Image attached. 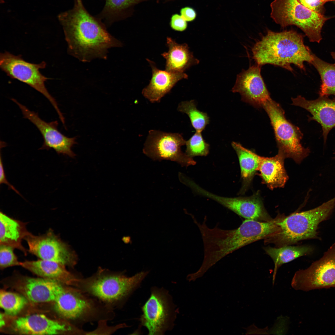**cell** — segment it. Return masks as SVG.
<instances>
[{"label": "cell", "mask_w": 335, "mask_h": 335, "mask_svg": "<svg viewBox=\"0 0 335 335\" xmlns=\"http://www.w3.org/2000/svg\"><path fill=\"white\" fill-rule=\"evenodd\" d=\"M58 17L68 53L82 62L105 59L109 49L122 45L107 31L100 20L87 11L82 1L74 2L72 9L60 13Z\"/></svg>", "instance_id": "6da1fadb"}, {"label": "cell", "mask_w": 335, "mask_h": 335, "mask_svg": "<svg viewBox=\"0 0 335 335\" xmlns=\"http://www.w3.org/2000/svg\"><path fill=\"white\" fill-rule=\"evenodd\" d=\"M192 219L201 234L204 257L199 269L189 275L191 281L202 277L210 268L228 255L253 242L264 239L277 230L275 220L261 221L245 219L237 228L224 230L217 226L209 227L206 224V216L202 223L193 216Z\"/></svg>", "instance_id": "7a4b0ae2"}, {"label": "cell", "mask_w": 335, "mask_h": 335, "mask_svg": "<svg viewBox=\"0 0 335 335\" xmlns=\"http://www.w3.org/2000/svg\"><path fill=\"white\" fill-rule=\"evenodd\" d=\"M252 57L261 66L269 64L292 72L291 65L305 70L304 63L311 64L313 53L305 45L303 37L294 30H268L252 49Z\"/></svg>", "instance_id": "3957f363"}, {"label": "cell", "mask_w": 335, "mask_h": 335, "mask_svg": "<svg viewBox=\"0 0 335 335\" xmlns=\"http://www.w3.org/2000/svg\"><path fill=\"white\" fill-rule=\"evenodd\" d=\"M147 273L141 272L127 277L122 273L99 268L88 277L77 278L72 286L114 310L120 305Z\"/></svg>", "instance_id": "277c9868"}, {"label": "cell", "mask_w": 335, "mask_h": 335, "mask_svg": "<svg viewBox=\"0 0 335 335\" xmlns=\"http://www.w3.org/2000/svg\"><path fill=\"white\" fill-rule=\"evenodd\" d=\"M335 207V196L314 208L284 216L277 223L279 231L265 238L264 243L280 247L318 238L319 224L327 219Z\"/></svg>", "instance_id": "5b68a950"}, {"label": "cell", "mask_w": 335, "mask_h": 335, "mask_svg": "<svg viewBox=\"0 0 335 335\" xmlns=\"http://www.w3.org/2000/svg\"><path fill=\"white\" fill-rule=\"evenodd\" d=\"M271 17L283 28L294 25L301 29L312 42H319L321 31L328 18L306 7L297 0H274Z\"/></svg>", "instance_id": "8992f818"}, {"label": "cell", "mask_w": 335, "mask_h": 335, "mask_svg": "<svg viewBox=\"0 0 335 335\" xmlns=\"http://www.w3.org/2000/svg\"><path fill=\"white\" fill-rule=\"evenodd\" d=\"M262 108L270 118L278 152L285 158H291L300 163L308 156L310 150L301 145L303 134L300 129L287 119L280 105L271 98L265 102Z\"/></svg>", "instance_id": "52a82bcc"}, {"label": "cell", "mask_w": 335, "mask_h": 335, "mask_svg": "<svg viewBox=\"0 0 335 335\" xmlns=\"http://www.w3.org/2000/svg\"><path fill=\"white\" fill-rule=\"evenodd\" d=\"M46 63H31L24 60L20 55H15L7 51L1 53L0 67L11 78L17 79L33 88L43 95L50 102L57 112L60 119L64 116L55 99L49 93L45 85L48 79L40 70L45 68Z\"/></svg>", "instance_id": "ba28073f"}, {"label": "cell", "mask_w": 335, "mask_h": 335, "mask_svg": "<svg viewBox=\"0 0 335 335\" xmlns=\"http://www.w3.org/2000/svg\"><path fill=\"white\" fill-rule=\"evenodd\" d=\"M186 141L179 133L167 132L151 130L144 144L143 151L146 155L154 160H170L181 166L194 165L196 162L192 158L181 150Z\"/></svg>", "instance_id": "9c48e42d"}, {"label": "cell", "mask_w": 335, "mask_h": 335, "mask_svg": "<svg viewBox=\"0 0 335 335\" xmlns=\"http://www.w3.org/2000/svg\"><path fill=\"white\" fill-rule=\"evenodd\" d=\"M291 285L296 290L305 291L335 287V243L308 268L296 272Z\"/></svg>", "instance_id": "30bf717a"}, {"label": "cell", "mask_w": 335, "mask_h": 335, "mask_svg": "<svg viewBox=\"0 0 335 335\" xmlns=\"http://www.w3.org/2000/svg\"><path fill=\"white\" fill-rule=\"evenodd\" d=\"M24 239L28 244L29 252L41 259L71 267L76 263L74 252L51 229L42 235H35L31 233Z\"/></svg>", "instance_id": "8fae6325"}, {"label": "cell", "mask_w": 335, "mask_h": 335, "mask_svg": "<svg viewBox=\"0 0 335 335\" xmlns=\"http://www.w3.org/2000/svg\"><path fill=\"white\" fill-rule=\"evenodd\" d=\"M11 100L18 106L24 118L34 125L41 134L43 143L39 149H53L58 154L72 158L75 156L71 148L77 143L76 137L69 138L61 133L58 129L57 121L47 122L41 119L37 113L30 110L16 99L12 98Z\"/></svg>", "instance_id": "7c38bea8"}, {"label": "cell", "mask_w": 335, "mask_h": 335, "mask_svg": "<svg viewBox=\"0 0 335 335\" xmlns=\"http://www.w3.org/2000/svg\"><path fill=\"white\" fill-rule=\"evenodd\" d=\"M197 193L216 201L246 219L261 221L273 219L266 210L258 192L249 197H227L217 195L200 186Z\"/></svg>", "instance_id": "4fadbf2b"}, {"label": "cell", "mask_w": 335, "mask_h": 335, "mask_svg": "<svg viewBox=\"0 0 335 335\" xmlns=\"http://www.w3.org/2000/svg\"><path fill=\"white\" fill-rule=\"evenodd\" d=\"M261 67L256 64L243 71L238 75L232 89L240 94L243 101L257 108H262L271 99L261 74Z\"/></svg>", "instance_id": "5bb4252c"}, {"label": "cell", "mask_w": 335, "mask_h": 335, "mask_svg": "<svg viewBox=\"0 0 335 335\" xmlns=\"http://www.w3.org/2000/svg\"><path fill=\"white\" fill-rule=\"evenodd\" d=\"M13 328L17 333L24 334L55 335L69 333L84 334L85 331L70 324L53 320L40 314H34L16 319Z\"/></svg>", "instance_id": "9a60e30c"}, {"label": "cell", "mask_w": 335, "mask_h": 335, "mask_svg": "<svg viewBox=\"0 0 335 335\" xmlns=\"http://www.w3.org/2000/svg\"><path fill=\"white\" fill-rule=\"evenodd\" d=\"M141 318L142 324L148 329L149 334H161L167 325L170 316L168 300L162 293L154 291L142 307Z\"/></svg>", "instance_id": "2e32d148"}, {"label": "cell", "mask_w": 335, "mask_h": 335, "mask_svg": "<svg viewBox=\"0 0 335 335\" xmlns=\"http://www.w3.org/2000/svg\"><path fill=\"white\" fill-rule=\"evenodd\" d=\"M293 105L303 108L311 114L309 119L320 123L322 127L324 142L331 130L335 127V99L319 96L317 99L308 100L301 96L292 98Z\"/></svg>", "instance_id": "e0dca14e"}, {"label": "cell", "mask_w": 335, "mask_h": 335, "mask_svg": "<svg viewBox=\"0 0 335 335\" xmlns=\"http://www.w3.org/2000/svg\"><path fill=\"white\" fill-rule=\"evenodd\" d=\"M65 284L43 278H25L19 288L26 297L35 303L54 302L63 291Z\"/></svg>", "instance_id": "ac0fdd59"}, {"label": "cell", "mask_w": 335, "mask_h": 335, "mask_svg": "<svg viewBox=\"0 0 335 335\" xmlns=\"http://www.w3.org/2000/svg\"><path fill=\"white\" fill-rule=\"evenodd\" d=\"M152 69V76L148 86L142 90L143 96L151 103L159 102L176 83L188 78L184 72L174 73L158 69L154 63L147 59Z\"/></svg>", "instance_id": "d6986e66"}, {"label": "cell", "mask_w": 335, "mask_h": 335, "mask_svg": "<svg viewBox=\"0 0 335 335\" xmlns=\"http://www.w3.org/2000/svg\"><path fill=\"white\" fill-rule=\"evenodd\" d=\"M20 266L41 277L53 279L71 286L77 277L67 270L65 266L55 261L39 259L20 262Z\"/></svg>", "instance_id": "ffe728a7"}, {"label": "cell", "mask_w": 335, "mask_h": 335, "mask_svg": "<svg viewBox=\"0 0 335 335\" xmlns=\"http://www.w3.org/2000/svg\"><path fill=\"white\" fill-rule=\"evenodd\" d=\"M285 158L279 152L271 157L261 156L258 171L262 183L270 190L284 187L288 179L284 167Z\"/></svg>", "instance_id": "44dd1931"}, {"label": "cell", "mask_w": 335, "mask_h": 335, "mask_svg": "<svg viewBox=\"0 0 335 335\" xmlns=\"http://www.w3.org/2000/svg\"><path fill=\"white\" fill-rule=\"evenodd\" d=\"M27 223L11 218L0 212V244L11 246L22 251L25 255L27 250L22 244L23 239L31 233L27 230Z\"/></svg>", "instance_id": "7402d4cb"}, {"label": "cell", "mask_w": 335, "mask_h": 335, "mask_svg": "<svg viewBox=\"0 0 335 335\" xmlns=\"http://www.w3.org/2000/svg\"><path fill=\"white\" fill-rule=\"evenodd\" d=\"M168 51L162 53L165 59V70L174 72H184L192 65L198 62L189 51L186 44H179L170 37L167 38Z\"/></svg>", "instance_id": "603a6c76"}, {"label": "cell", "mask_w": 335, "mask_h": 335, "mask_svg": "<svg viewBox=\"0 0 335 335\" xmlns=\"http://www.w3.org/2000/svg\"><path fill=\"white\" fill-rule=\"evenodd\" d=\"M231 145L237 155L240 169L241 187L239 194H245L250 186L258 169L261 156L235 142Z\"/></svg>", "instance_id": "cb8c5ba5"}, {"label": "cell", "mask_w": 335, "mask_h": 335, "mask_svg": "<svg viewBox=\"0 0 335 335\" xmlns=\"http://www.w3.org/2000/svg\"><path fill=\"white\" fill-rule=\"evenodd\" d=\"M264 250L274 263L273 283L277 270L280 266L299 257L307 255L312 251L311 248L307 246H291L290 245L275 247L269 246L265 247Z\"/></svg>", "instance_id": "d4e9b609"}, {"label": "cell", "mask_w": 335, "mask_h": 335, "mask_svg": "<svg viewBox=\"0 0 335 335\" xmlns=\"http://www.w3.org/2000/svg\"><path fill=\"white\" fill-rule=\"evenodd\" d=\"M318 71L321 80L320 96H335V64L327 62L313 54L311 64Z\"/></svg>", "instance_id": "484cf974"}, {"label": "cell", "mask_w": 335, "mask_h": 335, "mask_svg": "<svg viewBox=\"0 0 335 335\" xmlns=\"http://www.w3.org/2000/svg\"><path fill=\"white\" fill-rule=\"evenodd\" d=\"M177 110L188 115L196 132H202L209 123V118L207 114L197 109L194 100L181 102L178 105Z\"/></svg>", "instance_id": "4316f807"}, {"label": "cell", "mask_w": 335, "mask_h": 335, "mask_svg": "<svg viewBox=\"0 0 335 335\" xmlns=\"http://www.w3.org/2000/svg\"><path fill=\"white\" fill-rule=\"evenodd\" d=\"M146 0H106L101 13V17L112 22L117 20L127 10L139 3Z\"/></svg>", "instance_id": "83f0119b"}, {"label": "cell", "mask_w": 335, "mask_h": 335, "mask_svg": "<svg viewBox=\"0 0 335 335\" xmlns=\"http://www.w3.org/2000/svg\"><path fill=\"white\" fill-rule=\"evenodd\" d=\"M27 303L26 297L19 294L1 290L0 306L7 315L14 316L18 314Z\"/></svg>", "instance_id": "f1b7e54d"}, {"label": "cell", "mask_w": 335, "mask_h": 335, "mask_svg": "<svg viewBox=\"0 0 335 335\" xmlns=\"http://www.w3.org/2000/svg\"><path fill=\"white\" fill-rule=\"evenodd\" d=\"M185 153L192 158L197 156H206L209 152V145L203 137L201 132H196L189 140L186 141Z\"/></svg>", "instance_id": "f546056e"}, {"label": "cell", "mask_w": 335, "mask_h": 335, "mask_svg": "<svg viewBox=\"0 0 335 335\" xmlns=\"http://www.w3.org/2000/svg\"><path fill=\"white\" fill-rule=\"evenodd\" d=\"M14 248L5 245L0 244V267L3 269L7 267L20 266V262L14 252Z\"/></svg>", "instance_id": "4dcf8cb0"}, {"label": "cell", "mask_w": 335, "mask_h": 335, "mask_svg": "<svg viewBox=\"0 0 335 335\" xmlns=\"http://www.w3.org/2000/svg\"><path fill=\"white\" fill-rule=\"evenodd\" d=\"M107 320H101L98 321L99 324L96 329L89 332H86L85 334H109L114 333L117 330L124 327V324L115 326L110 327L107 324Z\"/></svg>", "instance_id": "1f68e13d"}, {"label": "cell", "mask_w": 335, "mask_h": 335, "mask_svg": "<svg viewBox=\"0 0 335 335\" xmlns=\"http://www.w3.org/2000/svg\"><path fill=\"white\" fill-rule=\"evenodd\" d=\"M170 25L173 30L182 31L186 29L187 26V21L181 15L174 14L172 15L170 19Z\"/></svg>", "instance_id": "d6a6232c"}, {"label": "cell", "mask_w": 335, "mask_h": 335, "mask_svg": "<svg viewBox=\"0 0 335 335\" xmlns=\"http://www.w3.org/2000/svg\"><path fill=\"white\" fill-rule=\"evenodd\" d=\"M180 15L187 22L192 21L195 19L197 14L192 8L186 7L182 8L180 11Z\"/></svg>", "instance_id": "836d02e7"}, {"label": "cell", "mask_w": 335, "mask_h": 335, "mask_svg": "<svg viewBox=\"0 0 335 335\" xmlns=\"http://www.w3.org/2000/svg\"><path fill=\"white\" fill-rule=\"evenodd\" d=\"M0 184H4L7 185L8 186L9 188L15 191L16 193L19 195L21 196L20 194L19 193L18 190H17L14 187L11 185L7 180L6 175L4 171L3 168V163L2 161V157L1 154L0 155Z\"/></svg>", "instance_id": "e575fe53"}, {"label": "cell", "mask_w": 335, "mask_h": 335, "mask_svg": "<svg viewBox=\"0 0 335 335\" xmlns=\"http://www.w3.org/2000/svg\"><path fill=\"white\" fill-rule=\"evenodd\" d=\"M303 5L310 7H317L325 2L335 0H297Z\"/></svg>", "instance_id": "d590c367"}, {"label": "cell", "mask_w": 335, "mask_h": 335, "mask_svg": "<svg viewBox=\"0 0 335 335\" xmlns=\"http://www.w3.org/2000/svg\"><path fill=\"white\" fill-rule=\"evenodd\" d=\"M0 328H1L5 325V321L4 319L3 315L1 313H0Z\"/></svg>", "instance_id": "8d00e7d4"}, {"label": "cell", "mask_w": 335, "mask_h": 335, "mask_svg": "<svg viewBox=\"0 0 335 335\" xmlns=\"http://www.w3.org/2000/svg\"><path fill=\"white\" fill-rule=\"evenodd\" d=\"M331 55L333 58L334 60V61H335V52H331Z\"/></svg>", "instance_id": "74e56055"}, {"label": "cell", "mask_w": 335, "mask_h": 335, "mask_svg": "<svg viewBox=\"0 0 335 335\" xmlns=\"http://www.w3.org/2000/svg\"><path fill=\"white\" fill-rule=\"evenodd\" d=\"M82 1V0H74V2Z\"/></svg>", "instance_id": "f35d334b"}, {"label": "cell", "mask_w": 335, "mask_h": 335, "mask_svg": "<svg viewBox=\"0 0 335 335\" xmlns=\"http://www.w3.org/2000/svg\"></svg>", "instance_id": "ab89813d"}, {"label": "cell", "mask_w": 335, "mask_h": 335, "mask_svg": "<svg viewBox=\"0 0 335 335\" xmlns=\"http://www.w3.org/2000/svg\"></svg>", "instance_id": "60d3db41"}]
</instances>
